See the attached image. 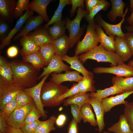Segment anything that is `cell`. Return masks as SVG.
<instances>
[{"mask_svg": "<svg viewBox=\"0 0 133 133\" xmlns=\"http://www.w3.org/2000/svg\"><path fill=\"white\" fill-rule=\"evenodd\" d=\"M9 63L12 70L14 83L24 88H31L37 84L39 70L23 61Z\"/></svg>", "mask_w": 133, "mask_h": 133, "instance_id": "obj_1", "label": "cell"}, {"mask_svg": "<svg viewBox=\"0 0 133 133\" xmlns=\"http://www.w3.org/2000/svg\"><path fill=\"white\" fill-rule=\"evenodd\" d=\"M69 89L62 84H58L50 81L45 82L41 91L40 97L44 107L58 106L63 102H59L60 97Z\"/></svg>", "mask_w": 133, "mask_h": 133, "instance_id": "obj_2", "label": "cell"}, {"mask_svg": "<svg viewBox=\"0 0 133 133\" xmlns=\"http://www.w3.org/2000/svg\"><path fill=\"white\" fill-rule=\"evenodd\" d=\"M79 59L83 63L88 59H92L98 62H109L112 66L124 63L121 58L116 53L106 50L100 44L81 55L79 56Z\"/></svg>", "mask_w": 133, "mask_h": 133, "instance_id": "obj_3", "label": "cell"}, {"mask_svg": "<svg viewBox=\"0 0 133 133\" xmlns=\"http://www.w3.org/2000/svg\"><path fill=\"white\" fill-rule=\"evenodd\" d=\"M97 23L95 19L88 22L84 37L77 44L75 55L86 53L97 46L99 40L96 30Z\"/></svg>", "mask_w": 133, "mask_h": 133, "instance_id": "obj_4", "label": "cell"}, {"mask_svg": "<svg viewBox=\"0 0 133 133\" xmlns=\"http://www.w3.org/2000/svg\"><path fill=\"white\" fill-rule=\"evenodd\" d=\"M88 13L82 7H79L77 11V14L75 18L71 20L67 18L65 21V26L69 32L70 48L72 47L78 42L82 35L83 29L80 27V24L82 18Z\"/></svg>", "mask_w": 133, "mask_h": 133, "instance_id": "obj_5", "label": "cell"}, {"mask_svg": "<svg viewBox=\"0 0 133 133\" xmlns=\"http://www.w3.org/2000/svg\"><path fill=\"white\" fill-rule=\"evenodd\" d=\"M34 101L24 106L16 108L6 120L8 125L21 129L24 124L26 117L29 111L35 107Z\"/></svg>", "mask_w": 133, "mask_h": 133, "instance_id": "obj_6", "label": "cell"}, {"mask_svg": "<svg viewBox=\"0 0 133 133\" xmlns=\"http://www.w3.org/2000/svg\"><path fill=\"white\" fill-rule=\"evenodd\" d=\"M93 71L97 74L110 73L125 78L133 76V67L124 63L110 67H98L94 68Z\"/></svg>", "mask_w": 133, "mask_h": 133, "instance_id": "obj_7", "label": "cell"}, {"mask_svg": "<svg viewBox=\"0 0 133 133\" xmlns=\"http://www.w3.org/2000/svg\"><path fill=\"white\" fill-rule=\"evenodd\" d=\"M49 75H46L43 77L38 84L30 88H24L23 90L29 95L33 100L37 108L40 112L43 119L47 118L46 112L44 109V106L42 103L40 97V93L42 86Z\"/></svg>", "mask_w": 133, "mask_h": 133, "instance_id": "obj_8", "label": "cell"}, {"mask_svg": "<svg viewBox=\"0 0 133 133\" xmlns=\"http://www.w3.org/2000/svg\"><path fill=\"white\" fill-rule=\"evenodd\" d=\"M128 10V8L127 7L124 15L121 20L118 23L116 24H112L106 22L99 14L97 15L95 19L98 23V24L104 29L105 33L107 35H113L125 38L124 33L121 30V27L125 20V16Z\"/></svg>", "mask_w": 133, "mask_h": 133, "instance_id": "obj_9", "label": "cell"}, {"mask_svg": "<svg viewBox=\"0 0 133 133\" xmlns=\"http://www.w3.org/2000/svg\"><path fill=\"white\" fill-rule=\"evenodd\" d=\"M70 69V66L63 62L62 57L55 53L48 65L44 67L43 71L38 77V80L53 72L59 73L69 71Z\"/></svg>", "mask_w": 133, "mask_h": 133, "instance_id": "obj_10", "label": "cell"}, {"mask_svg": "<svg viewBox=\"0 0 133 133\" xmlns=\"http://www.w3.org/2000/svg\"><path fill=\"white\" fill-rule=\"evenodd\" d=\"M24 88L14 83L0 88V109L15 98L18 93Z\"/></svg>", "mask_w": 133, "mask_h": 133, "instance_id": "obj_11", "label": "cell"}, {"mask_svg": "<svg viewBox=\"0 0 133 133\" xmlns=\"http://www.w3.org/2000/svg\"><path fill=\"white\" fill-rule=\"evenodd\" d=\"M33 14V11L29 9L26 11L23 15L19 18L13 29L10 31L6 37L1 41L0 45V50L10 43L12 38L20 31L23 25L29 18L32 17Z\"/></svg>", "mask_w": 133, "mask_h": 133, "instance_id": "obj_12", "label": "cell"}, {"mask_svg": "<svg viewBox=\"0 0 133 133\" xmlns=\"http://www.w3.org/2000/svg\"><path fill=\"white\" fill-rule=\"evenodd\" d=\"M133 93V90L125 92L115 96L102 99L100 102L105 113L109 112L114 107L121 104H124L128 101L125 99Z\"/></svg>", "mask_w": 133, "mask_h": 133, "instance_id": "obj_13", "label": "cell"}, {"mask_svg": "<svg viewBox=\"0 0 133 133\" xmlns=\"http://www.w3.org/2000/svg\"><path fill=\"white\" fill-rule=\"evenodd\" d=\"M14 83L13 73L9 62L1 55L0 56V88Z\"/></svg>", "mask_w": 133, "mask_h": 133, "instance_id": "obj_14", "label": "cell"}, {"mask_svg": "<svg viewBox=\"0 0 133 133\" xmlns=\"http://www.w3.org/2000/svg\"><path fill=\"white\" fill-rule=\"evenodd\" d=\"M50 81L58 84L66 81L75 82L78 83L81 80L83 76L76 71H68L64 73H51Z\"/></svg>", "mask_w": 133, "mask_h": 133, "instance_id": "obj_15", "label": "cell"}, {"mask_svg": "<svg viewBox=\"0 0 133 133\" xmlns=\"http://www.w3.org/2000/svg\"><path fill=\"white\" fill-rule=\"evenodd\" d=\"M44 21L43 19L39 15L32 17L29 18L26 22L25 25L14 37V40H16L27 35L31 31L36 29L42 24Z\"/></svg>", "mask_w": 133, "mask_h": 133, "instance_id": "obj_16", "label": "cell"}, {"mask_svg": "<svg viewBox=\"0 0 133 133\" xmlns=\"http://www.w3.org/2000/svg\"><path fill=\"white\" fill-rule=\"evenodd\" d=\"M115 52L124 62L129 60L132 56L131 51L124 38L115 36Z\"/></svg>", "mask_w": 133, "mask_h": 133, "instance_id": "obj_17", "label": "cell"}, {"mask_svg": "<svg viewBox=\"0 0 133 133\" xmlns=\"http://www.w3.org/2000/svg\"><path fill=\"white\" fill-rule=\"evenodd\" d=\"M89 103L91 106L94 110L96 118L98 132L99 133H101L104 129L105 126L104 121L105 112L100 101L90 97Z\"/></svg>", "mask_w": 133, "mask_h": 133, "instance_id": "obj_18", "label": "cell"}, {"mask_svg": "<svg viewBox=\"0 0 133 133\" xmlns=\"http://www.w3.org/2000/svg\"><path fill=\"white\" fill-rule=\"evenodd\" d=\"M96 30L99 40V42L106 50L115 52V36H107L102 27L97 23Z\"/></svg>", "mask_w": 133, "mask_h": 133, "instance_id": "obj_19", "label": "cell"}, {"mask_svg": "<svg viewBox=\"0 0 133 133\" xmlns=\"http://www.w3.org/2000/svg\"><path fill=\"white\" fill-rule=\"evenodd\" d=\"M27 35L39 46L43 45L52 43L53 40L47 30L43 28H37Z\"/></svg>", "mask_w": 133, "mask_h": 133, "instance_id": "obj_20", "label": "cell"}, {"mask_svg": "<svg viewBox=\"0 0 133 133\" xmlns=\"http://www.w3.org/2000/svg\"><path fill=\"white\" fill-rule=\"evenodd\" d=\"M51 0H34L30 2L29 9L37 13L45 21H49L47 10V6Z\"/></svg>", "mask_w": 133, "mask_h": 133, "instance_id": "obj_21", "label": "cell"}, {"mask_svg": "<svg viewBox=\"0 0 133 133\" xmlns=\"http://www.w3.org/2000/svg\"><path fill=\"white\" fill-rule=\"evenodd\" d=\"M19 41L22 46L20 53L23 57L39 50V46L27 35L21 37Z\"/></svg>", "mask_w": 133, "mask_h": 133, "instance_id": "obj_22", "label": "cell"}, {"mask_svg": "<svg viewBox=\"0 0 133 133\" xmlns=\"http://www.w3.org/2000/svg\"><path fill=\"white\" fill-rule=\"evenodd\" d=\"M112 5L111 10L107 16L112 22H114L117 17H122L124 14V9L125 3L122 0H111Z\"/></svg>", "mask_w": 133, "mask_h": 133, "instance_id": "obj_23", "label": "cell"}, {"mask_svg": "<svg viewBox=\"0 0 133 133\" xmlns=\"http://www.w3.org/2000/svg\"><path fill=\"white\" fill-rule=\"evenodd\" d=\"M52 44L56 53L61 57L66 54L70 48L69 39L65 34L53 40Z\"/></svg>", "mask_w": 133, "mask_h": 133, "instance_id": "obj_24", "label": "cell"}, {"mask_svg": "<svg viewBox=\"0 0 133 133\" xmlns=\"http://www.w3.org/2000/svg\"><path fill=\"white\" fill-rule=\"evenodd\" d=\"M62 58L63 61L70 65L71 69H74L81 73L83 76L89 74L90 72L84 67L83 63L79 59V56L74 55L71 57L66 54L62 56Z\"/></svg>", "mask_w": 133, "mask_h": 133, "instance_id": "obj_25", "label": "cell"}, {"mask_svg": "<svg viewBox=\"0 0 133 133\" xmlns=\"http://www.w3.org/2000/svg\"><path fill=\"white\" fill-rule=\"evenodd\" d=\"M94 78L93 73L91 72L89 74L83 76L82 79L77 83L79 93L95 92L96 90L94 84L95 82Z\"/></svg>", "mask_w": 133, "mask_h": 133, "instance_id": "obj_26", "label": "cell"}, {"mask_svg": "<svg viewBox=\"0 0 133 133\" xmlns=\"http://www.w3.org/2000/svg\"><path fill=\"white\" fill-rule=\"evenodd\" d=\"M96 92H91L90 97L93 98L101 101L110 95L122 93L125 91L115 86L103 90H97Z\"/></svg>", "mask_w": 133, "mask_h": 133, "instance_id": "obj_27", "label": "cell"}, {"mask_svg": "<svg viewBox=\"0 0 133 133\" xmlns=\"http://www.w3.org/2000/svg\"><path fill=\"white\" fill-rule=\"evenodd\" d=\"M90 93H79L64 100L63 105L67 106L72 104L78 106L80 108L84 104L89 103Z\"/></svg>", "mask_w": 133, "mask_h": 133, "instance_id": "obj_28", "label": "cell"}, {"mask_svg": "<svg viewBox=\"0 0 133 133\" xmlns=\"http://www.w3.org/2000/svg\"><path fill=\"white\" fill-rule=\"evenodd\" d=\"M109 132L114 133H129L131 132L129 125L124 115L122 114L118 121L107 129Z\"/></svg>", "mask_w": 133, "mask_h": 133, "instance_id": "obj_29", "label": "cell"}, {"mask_svg": "<svg viewBox=\"0 0 133 133\" xmlns=\"http://www.w3.org/2000/svg\"><path fill=\"white\" fill-rule=\"evenodd\" d=\"M113 85L115 86L125 92L133 90V76L126 78L116 76L112 78Z\"/></svg>", "mask_w": 133, "mask_h": 133, "instance_id": "obj_30", "label": "cell"}, {"mask_svg": "<svg viewBox=\"0 0 133 133\" xmlns=\"http://www.w3.org/2000/svg\"><path fill=\"white\" fill-rule=\"evenodd\" d=\"M23 61L30 64L37 70L44 67V60L39 50L23 57Z\"/></svg>", "mask_w": 133, "mask_h": 133, "instance_id": "obj_31", "label": "cell"}, {"mask_svg": "<svg viewBox=\"0 0 133 133\" xmlns=\"http://www.w3.org/2000/svg\"><path fill=\"white\" fill-rule=\"evenodd\" d=\"M14 2L13 0H0V17L4 20H8L14 15Z\"/></svg>", "mask_w": 133, "mask_h": 133, "instance_id": "obj_32", "label": "cell"}, {"mask_svg": "<svg viewBox=\"0 0 133 133\" xmlns=\"http://www.w3.org/2000/svg\"><path fill=\"white\" fill-rule=\"evenodd\" d=\"M66 29L65 21L63 20L54 23L52 26L49 27L47 29L54 40L65 34Z\"/></svg>", "mask_w": 133, "mask_h": 133, "instance_id": "obj_33", "label": "cell"}, {"mask_svg": "<svg viewBox=\"0 0 133 133\" xmlns=\"http://www.w3.org/2000/svg\"><path fill=\"white\" fill-rule=\"evenodd\" d=\"M71 4L70 0H60L58 6L55 11L51 19L44 25V27L47 29L49 26L54 23L61 21L62 13L63 9L67 5Z\"/></svg>", "mask_w": 133, "mask_h": 133, "instance_id": "obj_34", "label": "cell"}, {"mask_svg": "<svg viewBox=\"0 0 133 133\" xmlns=\"http://www.w3.org/2000/svg\"><path fill=\"white\" fill-rule=\"evenodd\" d=\"M39 47V50L43 57L45 66H47L56 53L53 46L52 43L46 44Z\"/></svg>", "mask_w": 133, "mask_h": 133, "instance_id": "obj_35", "label": "cell"}, {"mask_svg": "<svg viewBox=\"0 0 133 133\" xmlns=\"http://www.w3.org/2000/svg\"><path fill=\"white\" fill-rule=\"evenodd\" d=\"M81 110L84 122H88L94 127L98 126L95 116L92 110L91 106L89 103L84 104L81 108Z\"/></svg>", "mask_w": 133, "mask_h": 133, "instance_id": "obj_36", "label": "cell"}, {"mask_svg": "<svg viewBox=\"0 0 133 133\" xmlns=\"http://www.w3.org/2000/svg\"><path fill=\"white\" fill-rule=\"evenodd\" d=\"M54 115L50 116L48 120L44 121H41L37 127L36 132L42 133H49L52 131L55 130L54 124L56 119Z\"/></svg>", "mask_w": 133, "mask_h": 133, "instance_id": "obj_37", "label": "cell"}, {"mask_svg": "<svg viewBox=\"0 0 133 133\" xmlns=\"http://www.w3.org/2000/svg\"><path fill=\"white\" fill-rule=\"evenodd\" d=\"M111 3L106 0H102L101 2L94 7L84 17L86 20L90 22L94 18L95 16L101 10L106 11L109 7Z\"/></svg>", "mask_w": 133, "mask_h": 133, "instance_id": "obj_38", "label": "cell"}, {"mask_svg": "<svg viewBox=\"0 0 133 133\" xmlns=\"http://www.w3.org/2000/svg\"><path fill=\"white\" fill-rule=\"evenodd\" d=\"M30 2L29 0H18L16 3L14 11V16L16 18L22 16L23 12L29 9Z\"/></svg>", "mask_w": 133, "mask_h": 133, "instance_id": "obj_39", "label": "cell"}, {"mask_svg": "<svg viewBox=\"0 0 133 133\" xmlns=\"http://www.w3.org/2000/svg\"><path fill=\"white\" fill-rule=\"evenodd\" d=\"M33 101L29 95L22 90L17 94L16 96L17 108L24 106Z\"/></svg>", "mask_w": 133, "mask_h": 133, "instance_id": "obj_40", "label": "cell"}, {"mask_svg": "<svg viewBox=\"0 0 133 133\" xmlns=\"http://www.w3.org/2000/svg\"><path fill=\"white\" fill-rule=\"evenodd\" d=\"M17 107L16 97L5 104L0 112V116L6 120L10 117Z\"/></svg>", "mask_w": 133, "mask_h": 133, "instance_id": "obj_41", "label": "cell"}, {"mask_svg": "<svg viewBox=\"0 0 133 133\" xmlns=\"http://www.w3.org/2000/svg\"><path fill=\"white\" fill-rule=\"evenodd\" d=\"M124 114L126 117L131 132L133 133V101L124 104Z\"/></svg>", "mask_w": 133, "mask_h": 133, "instance_id": "obj_42", "label": "cell"}, {"mask_svg": "<svg viewBox=\"0 0 133 133\" xmlns=\"http://www.w3.org/2000/svg\"><path fill=\"white\" fill-rule=\"evenodd\" d=\"M41 115L36 106L32 109L27 114L25 119L24 124L35 121L38 120Z\"/></svg>", "mask_w": 133, "mask_h": 133, "instance_id": "obj_43", "label": "cell"}, {"mask_svg": "<svg viewBox=\"0 0 133 133\" xmlns=\"http://www.w3.org/2000/svg\"><path fill=\"white\" fill-rule=\"evenodd\" d=\"M79 93V88L77 83H74L70 89L61 96L59 99V102H64L65 99Z\"/></svg>", "mask_w": 133, "mask_h": 133, "instance_id": "obj_44", "label": "cell"}, {"mask_svg": "<svg viewBox=\"0 0 133 133\" xmlns=\"http://www.w3.org/2000/svg\"><path fill=\"white\" fill-rule=\"evenodd\" d=\"M40 121L38 120L33 122L24 124L21 129L24 133H35Z\"/></svg>", "mask_w": 133, "mask_h": 133, "instance_id": "obj_45", "label": "cell"}, {"mask_svg": "<svg viewBox=\"0 0 133 133\" xmlns=\"http://www.w3.org/2000/svg\"><path fill=\"white\" fill-rule=\"evenodd\" d=\"M71 113L73 118L78 123H80L83 119V116L81 113V108L78 106L74 104L70 105Z\"/></svg>", "mask_w": 133, "mask_h": 133, "instance_id": "obj_46", "label": "cell"}, {"mask_svg": "<svg viewBox=\"0 0 133 133\" xmlns=\"http://www.w3.org/2000/svg\"><path fill=\"white\" fill-rule=\"evenodd\" d=\"M72 7L70 11V15L72 16L75 13L77 7H82L84 9L83 0H70Z\"/></svg>", "mask_w": 133, "mask_h": 133, "instance_id": "obj_47", "label": "cell"}, {"mask_svg": "<svg viewBox=\"0 0 133 133\" xmlns=\"http://www.w3.org/2000/svg\"><path fill=\"white\" fill-rule=\"evenodd\" d=\"M102 0H84L86 6V10L88 13L96 6L100 3Z\"/></svg>", "mask_w": 133, "mask_h": 133, "instance_id": "obj_48", "label": "cell"}, {"mask_svg": "<svg viewBox=\"0 0 133 133\" xmlns=\"http://www.w3.org/2000/svg\"><path fill=\"white\" fill-rule=\"evenodd\" d=\"M9 30L8 24L4 21H1L0 23V38L1 41L6 35ZM7 36V35H6Z\"/></svg>", "mask_w": 133, "mask_h": 133, "instance_id": "obj_49", "label": "cell"}, {"mask_svg": "<svg viewBox=\"0 0 133 133\" xmlns=\"http://www.w3.org/2000/svg\"><path fill=\"white\" fill-rule=\"evenodd\" d=\"M124 36L133 56V33L127 31L124 33Z\"/></svg>", "mask_w": 133, "mask_h": 133, "instance_id": "obj_50", "label": "cell"}, {"mask_svg": "<svg viewBox=\"0 0 133 133\" xmlns=\"http://www.w3.org/2000/svg\"><path fill=\"white\" fill-rule=\"evenodd\" d=\"M78 123L73 118L69 125L67 133H78Z\"/></svg>", "mask_w": 133, "mask_h": 133, "instance_id": "obj_51", "label": "cell"}, {"mask_svg": "<svg viewBox=\"0 0 133 133\" xmlns=\"http://www.w3.org/2000/svg\"><path fill=\"white\" fill-rule=\"evenodd\" d=\"M67 120L66 116L64 114H59L56 119L55 123L57 126L62 127L64 125Z\"/></svg>", "mask_w": 133, "mask_h": 133, "instance_id": "obj_52", "label": "cell"}, {"mask_svg": "<svg viewBox=\"0 0 133 133\" xmlns=\"http://www.w3.org/2000/svg\"><path fill=\"white\" fill-rule=\"evenodd\" d=\"M18 50L17 47L15 46L9 47L7 50V54L8 56L11 58L16 57L18 54Z\"/></svg>", "mask_w": 133, "mask_h": 133, "instance_id": "obj_53", "label": "cell"}, {"mask_svg": "<svg viewBox=\"0 0 133 133\" xmlns=\"http://www.w3.org/2000/svg\"><path fill=\"white\" fill-rule=\"evenodd\" d=\"M8 126L6 122V119L4 117L0 116V132L5 133Z\"/></svg>", "mask_w": 133, "mask_h": 133, "instance_id": "obj_54", "label": "cell"}, {"mask_svg": "<svg viewBox=\"0 0 133 133\" xmlns=\"http://www.w3.org/2000/svg\"><path fill=\"white\" fill-rule=\"evenodd\" d=\"M5 133H24L20 129L8 125Z\"/></svg>", "mask_w": 133, "mask_h": 133, "instance_id": "obj_55", "label": "cell"}, {"mask_svg": "<svg viewBox=\"0 0 133 133\" xmlns=\"http://www.w3.org/2000/svg\"><path fill=\"white\" fill-rule=\"evenodd\" d=\"M127 21L130 25L133 26V10L130 16L127 18Z\"/></svg>", "mask_w": 133, "mask_h": 133, "instance_id": "obj_56", "label": "cell"}, {"mask_svg": "<svg viewBox=\"0 0 133 133\" xmlns=\"http://www.w3.org/2000/svg\"><path fill=\"white\" fill-rule=\"evenodd\" d=\"M124 28L127 31L133 33V26H126Z\"/></svg>", "mask_w": 133, "mask_h": 133, "instance_id": "obj_57", "label": "cell"}, {"mask_svg": "<svg viewBox=\"0 0 133 133\" xmlns=\"http://www.w3.org/2000/svg\"><path fill=\"white\" fill-rule=\"evenodd\" d=\"M130 9L131 11H132L133 10V0H130Z\"/></svg>", "mask_w": 133, "mask_h": 133, "instance_id": "obj_58", "label": "cell"}, {"mask_svg": "<svg viewBox=\"0 0 133 133\" xmlns=\"http://www.w3.org/2000/svg\"><path fill=\"white\" fill-rule=\"evenodd\" d=\"M128 65L133 67V60L130 61L128 63Z\"/></svg>", "mask_w": 133, "mask_h": 133, "instance_id": "obj_59", "label": "cell"}, {"mask_svg": "<svg viewBox=\"0 0 133 133\" xmlns=\"http://www.w3.org/2000/svg\"><path fill=\"white\" fill-rule=\"evenodd\" d=\"M102 133H109V132L106 131H104Z\"/></svg>", "mask_w": 133, "mask_h": 133, "instance_id": "obj_60", "label": "cell"}, {"mask_svg": "<svg viewBox=\"0 0 133 133\" xmlns=\"http://www.w3.org/2000/svg\"><path fill=\"white\" fill-rule=\"evenodd\" d=\"M35 133H39V132H35Z\"/></svg>", "mask_w": 133, "mask_h": 133, "instance_id": "obj_61", "label": "cell"}, {"mask_svg": "<svg viewBox=\"0 0 133 133\" xmlns=\"http://www.w3.org/2000/svg\"><path fill=\"white\" fill-rule=\"evenodd\" d=\"M129 133H133V132H132Z\"/></svg>", "mask_w": 133, "mask_h": 133, "instance_id": "obj_62", "label": "cell"}, {"mask_svg": "<svg viewBox=\"0 0 133 133\" xmlns=\"http://www.w3.org/2000/svg\"><path fill=\"white\" fill-rule=\"evenodd\" d=\"M0 133H1V132H0Z\"/></svg>", "mask_w": 133, "mask_h": 133, "instance_id": "obj_63", "label": "cell"}]
</instances>
